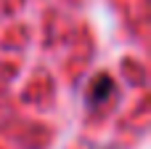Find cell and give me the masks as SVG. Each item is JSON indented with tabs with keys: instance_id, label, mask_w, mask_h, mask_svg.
<instances>
[{
	"instance_id": "1",
	"label": "cell",
	"mask_w": 151,
	"mask_h": 149,
	"mask_svg": "<svg viewBox=\"0 0 151 149\" xmlns=\"http://www.w3.org/2000/svg\"><path fill=\"white\" fill-rule=\"evenodd\" d=\"M93 85H96V91H93V96H90V101H93V104H96V101H101L106 93H111V77H98Z\"/></svg>"
}]
</instances>
